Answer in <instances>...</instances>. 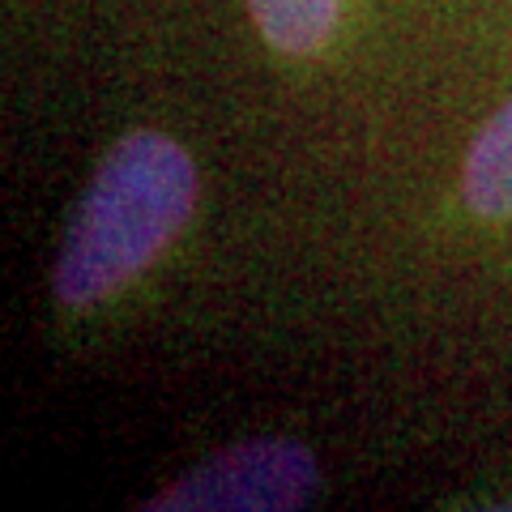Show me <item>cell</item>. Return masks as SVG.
<instances>
[{"label": "cell", "instance_id": "2", "mask_svg": "<svg viewBox=\"0 0 512 512\" xmlns=\"http://www.w3.org/2000/svg\"><path fill=\"white\" fill-rule=\"evenodd\" d=\"M320 487L316 457L295 440H244L154 495V512H286Z\"/></svg>", "mask_w": 512, "mask_h": 512}, {"label": "cell", "instance_id": "3", "mask_svg": "<svg viewBox=\"0 0 512 512\" xmlns=\"http://www.w3.org/2000/svg\"><path fill=\"white\" fill-rule=\"evenodd\" d=\"M466 205L483 218H512V103L478 128L461 171Z\"/></svg>", "mask_w": 512, "mask_h": 512}, {"label": "cell", "instance_id": "1", "mask_svg": "<svg viewBox=\"0 0 512 512\" xmlns=\"http://www.w3.org/2000/svg\"><path fill=\"white\" fill-rule=\"evenodd\" d=\"M197 210L192 154L154 128L120 137L94 171L64 231L52 286L69 308L124 291L171 248Z\"/></svg>", "mask_w": 512, "mask_h": 512}, {"label": "cell", "instance_id": "4", "mask_svg": "<svg viewBox=\"0 0 512 512\" xmlns=\"http://www.w3.org/2000/svg\"><path fill=\"white\" fill-rule=\"evenodd\" d=\"M342 0H248L261 39L286 56H312L329 43Z\"/></svg>", "mask_w": 512, "mask_h": 512}]
</instances>
